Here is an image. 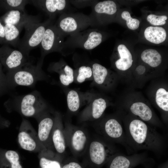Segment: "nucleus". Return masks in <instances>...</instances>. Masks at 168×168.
I'll list each match as a JSON object with an SVG mask.
<instances>
[{
  "mask_svg": "<svg viewBox=\"0 0 168 168\" xmlns=\"http://www.w3.org/2000/svg\"><path fill=\"white\" fill-rule=\"evenodd\" d=\"M121 16L122 18L126 21L127 26L129 29L135 30L139 27L140 24L139 20L137 19L131 17L128 12L127 11L123 12Z\"/></svg>",
  "mask_w": 168,
  "mask_h": 168,
  "instance_id": "nucleus-32",
  "label": "nucleus"
},
{
  "mask_svg": "<svg viewBox=\"0 0 168 168\" xmlns=\"http://www.w3.org/2000/svg\"><path fill=\"white\" fill-rule=\"evenodd\" d=\"M52 20L49 18L44 22L25 27V34L22 39L19 40L17 47L19 50L29 56L31 50L40 45L46 29L52 23Z\"/></svg>",
  "mask_w": 168,
  "mask_h": 168,
  "instance_id": "nucleus-8",
  "label": "nucleus"
},
{
  "mask_svg": "<svg viewBox=\"0 0 168 168\" xmlns=\"http://www.w3.org/2000/svg\"><path fill=\"white\" fill-rule=\"evenodd\" d=\"M54 123L51 136L52 146L58 154H64L67 146L62 116L58 112L54 113Z\"/></svg>",
  "mask_w": 168,
  "mask_h": 168,
  "instance_id": "nucleus-15",
  "label": "nucleus"
},
{
  "mask_svg": "<svg viewBox=\"0 0 168 168\" xmlns=\"http://www.w3.org/2000/svg\"><path fill=\"white\" fill-rule=\"evenodd\" d=\"M117 49L120 58L115 62L116 67L119 70L125 71L129 69L132 64V54L126 46L123 44L119 45Z\"/></svg>",
  "mask_w": 168,
  "mask_h": 168,
  "instance_id": "nucleus-24",
  "label": "nucleus"
},
{
  "mask_svg": "<svg viewBox=\"0 0 168 168\" xmlns=\"http://www.w3.org/2000/svg\"><path fill=\"white\" fill-rule=\"evenodd\" d=\"M124 128L127 143L132 152L146 150L156 154L164 152L166 147L165 139L155 128L134 118L126 121Z\"/></svg>",
  "mask_w": 168,
  "mask_h": 168,
  "instance_id": "nucleus-1",
  "label": "nucleus"
},
{
  "mask_svg": "<svg viewBox=\"0 0 168 168\" xmlns=\"http://www.w3.org/2000/svg\"><path fill=\"white\" fill-rule=\"evenodd\" d=\"M7 120L2 118L0 115V125H5L7 124Z\"/></svg>",
  "mask_w": 168,
  "mask_h": 168,
  "instance_id": "nucleus-39",
  "label": "nucleus"
},
{
  "mask_svg": "<svg viewBox=\"0 0 168 168\" xmlns=\"http://www.w3.org/2000/svg\"><path fill=\"white\" fill-rule=\"evenodd\" d=\"M14 102L21 114L27 117L40 116L46 112L47 107L46 101L36 91L16 98Z\"/></svg>",
  "mask_w": 168,
  "mask_h": 168,
  "instance_id": "nucleus-7",
  "label": "nucleus"
},
{
  "mask_svg": "<svg viewBox=\"0 0 168 168\" xmlns=\"http://www.w3.org/2000/svg\"><path fill=\"white\" fill-rule=\"evenodd\" d=\"M94 97L92 93H82L74 90H69L67 95L69 110L72 113L77 112L82 106L87 105Z\"/></svg>",
  "mask_w": 168,
  "mask_h": 168,
  "instance_id": "nucleus-19",
  "label": "nucleus"
},
{
  "mask_svg": "<svg viewBox=\"0 0 168 168\" xmlns=\"http://www.w3.org/2000/svg\"><path fill=\"white\" fill-rule=\"evenodd\" d=\"M48 69L58 74L60 82L64 86H68L74 81V70L62 59L50 64Z\"/></svg>",
  "mask_w": 168,
  "mask_h": 168,
  "instance_id": "nucleus-20",
  "label": "nucleus"
},
{
  "mask_svg": "<svg viewBox=\"0 0 168 168\" xmlns=\"http://www.w3.org/2000/svg\"><path fill=\"white\" fill-rule=\"evenodd\" d=\"M36 7L46 12L53 19L56 15L62 14L68 7V1L65 0H30Z\"/></svg>",
  "mask_w": 168,
  "mask_h": 168,
  "instance_id": "nucleus-17",
  "label": "nucleus"
},
{
  "mask_svg": "<svg viewBox=\"0 0 168 168\" xmlns=\"http://www.w3.org/2000/svg\"><path fill=\"white\" fill-rule=\"evenodd\" d=\"M118 152L114 143L98 135L90 137L83 156L86 162L99 168Z\"/></svg>",
  "mask_w": 168,
  "mask_h": 168,
  "instance_id": "nucleus-2",
  "label": "nucleus"
},
{
  "mask_svg": "<svg viewBox=\"0 0 168 168\" xmlns=\"http://www.w3.org/2000/svg\"><path fill=\"white\" fill-rule=\"evenodd\" d=\"M40 165L41 168H61L58 161L44 157L40 158Z\"/></svg>",
  "mask_w": 168,
  "mask_h": 168,
  "instance_id": "nucleus-35",
  "label": "nucleus"
},
{
  "mask_svg": "<svg viewBox=\"0 0 168 168\" xmlns=\"http://www.w3.org/2000/svg\"><path fill=\"white\" fill-rule=\"evenodd\" d=\"M4 25L5 32L4 44L17 47L19 40V36L22 28L11 24Z\"/></svg>",
  "mask_w": 168,
  "mask_h": 168,
  "instance_id": "nucleus-27",
  "label": "nucleus"
},
{
  "mask_svg": "<svg viewBox=\"0 0 168 168\" xmlns=\"http://www.w3.org/2000/svg\"><path fill=\"white\" fill-rule=\"evenodd\" d=\"M18 153L13 150L6 151L0 156L1 168H22L19 161Z\"/></svg>",
  "mask_w": 168,
  "mask_h": 168,
  "instance_id": "nucleus-26",
  "label": "nucleus"
},
{
  "mask_svg": "<svg viewBox=\"0 0 168 168\" xmlns=\"http://www.w3.org/2000/svg\"><path fill=\"white\" fill-rule=\"evenodd\" d=\"M96 121L93 127L98 135L114 143L121 144L128 153L132 152L128 145L124 130L117 119L109 117Z\"/></svg>",
  "mask_w": 168,
  "mask_h": 168,
  "instance_id": "nucleus-4",
  "label": "nucleus"
},
{
  "mask_svg": "<svg viewBox=\"0 0 168 168\" xmlns=\"http://www.w3.org/2000/svg\"><path fill=\"white\" fill-rule=\"evenodd\" d=\"M32 62L29 56L8 45L4 44L0 47V63L7 72L18 69Z\"/></svg>",
  "mask_w": 168,
  "mask_h": 168,
  "instance_id": "nucleus-9",
  "label": "nucleus"
},
{
  "mask_svg": "<svg viewBox=\"0 0 168 168\" xmlns=\"http://www.w3.org/2000/svg\"><path fill=\"white\" fill-rule=\"evenodd\" d=\"M146 154L143 153L127 156L118 152L113 155L108 161V168H131L144 159Z\"/></svg>",
  "mask_w": 168,
  "mask_h": 168,
  "instance_id": "nucleus-18",
  "label": "nucleus"
},
{
  "mask_svg": "<svg viewBox=\"0 0 168 168\" xmlns=\"http://www.w3.org/2000/svg\"><path fill=\"white\" fill-rule=\"evenodd\" d=\"M117 10V6L114 2L111 0L100 2L94 4L89 16L93 17L100 15L111 16L115 14Z\"/></svg>",
  "mask_w": 168,
  "mask_h": 168,
  "instance_id": "nucleus-23",
  "label": "nucleus"
},
{
  "mask_svg": "<svg viewBox=\"0 0 168 168\" xmlns=\"http://www.w3.org/2000/svg\"><path fill=\"white\" fill-rule=\"evenodd\" d=\"M64 131L67 147L73 155L76 157L83 156L90 137L86 130L83 127L72 124L66 121Z\"/></svg>",
  "mask_w": 168,
  "mask_h": 168,
  "instance_id": "nucleus-5",
  "label": "nucleus"
},
{
  "mask_svg": "<svg viewBox=\"0 0 168 168\" xmlns=\"http://www.w3.org/2000/svg\"><path fill=\"white\" fill-rule=\"evenodd\" d=\"M129 110L132 114L138 116L141 120L149 122L154 127H162L160 123L155 120L152 110L145 103L140 102H135L131 105Z\"/></svg>",
  "mask_w": 168,
  "mask_h": 168,
  "instance_id": "nucleus-21",
  "label": "nucleus"
},
{
  "mask_svg": "<svg viewBox=\"0 0 168 168\" xmlns=\"http://www.w3.org/2000/svg\"><path fill=\"white\" fill-rule=\"evenodd\" d=\"M54 25L65 36L81 32L91 26V21L89 16L82 13H64L61 15Z\"/></svg>",
  "mask_w": 168,
  "mask_h": 168,
  "instance_id": "nucleus-6",
  "label": "nucleus"
},
{
  "mask_svg": "<svg viewBox=\"0 0 168 168\" xmlns=\"http://www.w3.org/2000/svg\"><path fill=\"white\" fill-rule=\"evenodd\" d=\"M93 73V82L96 84L108 86L112 81L107 69L100 64L94 63L91 65Z\"/></svg>",
  "mask_w": 168,
  "mask_h": 168,
  "instance_id": "nucleus-22",
  "label": "nucleus"
},
{
  "mask_svg": "<svg viewBox=\"0 0 168 168\" xmlns=\"http://www.w3.org/2000/svg\"><path fill=\"white\" fill-rule=\"evenodd\" d=\"M43 59L40 58L36 65L32 63L6 74L9 87L17 86H32L40 81L46 80L48 77L42 69Z\"/></svg>",
  "mask_w": 168,
  "mask_h": 168,
  "instance_id": "nucleus-3",
  "label": "nucleus"
},
{
  "mask_svg": "<svg viewBox=\"0 0 168 168\" xmlns=\"http://www.w3.org/2000/svg\"><path fill=\"white\" fill-rule=\"evenodd\" d=\"M64 36L51 24L46 29L40 45L41 58L50 53L62 52L64 49Z\"/></svg>",
  "mask_w": 168,
  "mask_h": 168,
  "instance_id": "nucleus-12",
  "label": "nucleus"
},
{
  "mask_svg": "<svg viewBox=\"0 0 168 168\" xmlns=\"http://www.w3.org/2000/svg\"><path fill=\"white\" fill-rule=\"evenodd\" d=\"M136 71L138 74H142L145 71V68L143 66L140 65L137 68Z\"/></svg>",
  "mask_w": 168,
  "mask_h": 168,
  "instance_id": "nucleus-38",
  "label": "nucleus"
},
{
  "mask_svg": "<svg viewBox=\"0 0 168 168\" xmlns=\"http://www.w3.org/2000/svg\"><path fill=\"white\" fill-rule=\"evenodd\" d=\"M142 60L152 67L158 66L162 61L160 54L156 50L149 49L142 52L141 54Z\"/></svg>",
  "mask_w": 168,
  "mask_h": 168,
  "instance_id": "nucleus-28",
  "label": "nucleus"
},
{
  "mask_svg": "<svg viewBox=\"0 0 168 168\" xmlns=\"http://www.w3.org/2000/svg\"><path fill=\"white\" fill-rule=\"evenodd\" d=\"M30 0H0V11H7L12 10L25 11V6Z\"/></svg>",
  "mask_w": 168,
  "mask_h": 168,
  "instance_id": "nucleus-29",
  "label": "nucleus"
},
{
  "mask_svg": "<svg viewBox=\"0 0 168 168\" xmlns=\"http://www.w3.org/2000/svg\"><path fill=\"white\" fill-rule=\"evenodd\" d=\"M62 168H82V167L77 162L71 161L65 164Z\"/></svg>",
  "mask_w": 168,
  "mask_h": 168,
  "instance_id": "nucleus-36",
  "label": "nucleus"
},
{
  "mask_svg": "<svg viewBox=\"0 0 168 168\" xmlns=\"http://www.w3.org/2000/svg\"><path fill=\"white\" fill-rule=\"evenodd\" d=\"M147 20L151 24L155 26H160L164 25L167 19L166 16H158L153 14L148 15Z\"/></svg>",
  "mask_w": 168,
  "mask_h": 168,
  "instance_id": "nucleus-34",
  "label": "nucleus"
},
{
  "mask_svg": "<svg viewBox=\"0 0 168 168\" xmlns=\"http://www.w3.org/2000/svg\"><path fill=\"white\" fill-rule=\"evenodd\" d=\"M102 39L101 33L94 30H88L70 35L64 42V47L69 46L91 50L98 46L101 43Z\"/></svg>",
  "mask_w": 168,
  "mask_h": 168,
  "instance_id": "nucleus-10",
  "label": "nucleus"
},
{
  "mask_svg": "<svg viewBox=\"0 0 168 168\" xmlns=\"http://www.w3.org/2000/svg\"><path fill=\"white\" fill-rule=\"evenodd\" d=\"M17 138L20 146L24 150L37 152L46 149L40 142L37 133L29 122L25 119L21 124Z\"/></svg>",
  "mask_w": 168,
  "mask_h": 168,
  "instance_id": "nucleus-11",
  "label": "nucleus"
},
{
  "mask_svg": "<svg viewBox=\"0 0 168 168\" xmlns=\"http://www.w3.org/2000/svg\"><path fill=\"white\" fill-rule=\"evenodd\" d=\"M144 35L146 39L150 42L159 44L165 41L166 33L165 30L162 27L150 26L145 29Z\"/></svg>",
  "mask_w": 168,
  "mask_h": 168,
  "instance_id": "nucleus-25",
  "label": "nucleus"
},
{
  "mask_svg": "<svg viewBox=\"0 0 168 168\" xmlns=\"http://www.w3.org/2000/svg\"><path fill=\"white\" fill-rule=\"evenodd\" d=\"M156 101L157 105L162 111H168V92L164 88H160L156 94Z\"/></svg>",
  "mask_w": 168,
  "mask_h": 168,
  "instance_id": "nucleus-31",
  "label": "nucleus"
},
{
  "mask_svg": "<svg viewBox=\"0 0 168 168\" xmlns=\"http://www.w3.org/2000/svg\"><path fill=\"white\" fill-rule=\"evenodd\" d=\"M5 32L4 26L0 20V44H4Z\"/></svg>",
  "mask_w": 168,
  "mask_h": 168,
  "instance_id": "nucleus-37",
  "label": "nucleus"
},
{
  "mask_svg": "<svg viewBox=\"0 0 168 168\" xmlns=\"http://www.w3.org/2000/svg\"><path fill=\"white\" fill-rule=\"evenodd\" d=\"M74 81L79 83L86 81L93 80V73L91 66L82 65L74 71Z\"/></svg>",
  "mask_w": 168,
  "mask_h": 168,
  "instance_id": "nucleus-30",
  "label": "nucleus"
},
{
  "mask_svg": "<svg viewBox=\"0 0 168 168\" xmlns=\"http://www.w3.org/2000/svg\"><path fill=\"white\" fill-rule=\"evenodd\" d=\"M0 20L4 25L11 24L22 29L28 25L40 22L39 16L29 15L25 11L12 10L0 17Z\"/></svg>",
  "mask_w": 168,
  "mask_h": 168,
  "instance_id": "nucleus-13",
  "label": "nucleus"
},
{
  "mask_svg": "<svg viewBox=\"0 0 168 168\" xmlns=\"http://www.w3.org/2000/svg\"><path fill=\"white\" fill-rule=\"evenodd\" d=\"M10 90L6 75L3 72L2 65L0 63V96L7 93Z\"/></svg>",
  "mask_w": 168,
  "mask_h": 168,
  "instance_id": "nucleus-33",
  "label": "nucleus"
},
{
  "mask_svg": "<svg viewBox=\"0 0 168 168\" xmlns=\"http://www.w3.org/2000/svg\"><path fill=\"white\" fill-rule=\"evenodd\" d=\"M107 107V103L103 98L94 97L86 105L78 118L80 122L96 121L100 119Z\"/></svg>",
  "mask_w": 168,
  "mask_h": 168,
  "instance_id": "nucleus-14",
  "label": "nucleus"
},
{
  "mask_svg": "<svg viewBox=\"0 0 168 168\" xmlns=\"http://www.w3.org/2000/svg\"><path fill=\"white\" fill-rule=\"evenodd\" d=\"M42 115L38 124V136L44 148L49 149L52 147L51 136L54 123V117L50 116L46 112Z\"/></svg>",
  "mask_w": 168,
  "mask_h": 168,
  "instance_id": "nucleus-16",
  "label": "nucleus"
}]
</instances>
